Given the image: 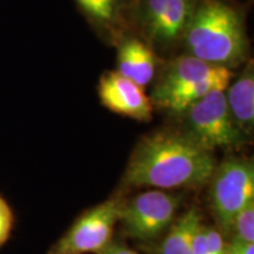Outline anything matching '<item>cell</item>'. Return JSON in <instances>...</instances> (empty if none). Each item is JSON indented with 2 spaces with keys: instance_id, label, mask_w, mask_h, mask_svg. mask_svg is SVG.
<instances>
[{
  "instance_id": "cell-1",
  "label": "cell",
  "mask_w": 254,
  "mask_h": 254,
  "mask_svg": "<svg viewBox=\"0 0 254 254\" xmlns=\"http://www.w3.org/2000/svg\"><path fill=\"white\" fill-rule=\"evenodd\" d=\"M214 155L179 128L165 127L145 134L129 157L123 182L127 186L194 189L211 180Z\"/></svg>"
},
{
  "instance_id": "cell-2",
  "label": "cell",
  "mask_w": 254,
  "mask_h": 254,
  "mask_svg": "<svg viewBox=\"0 0 254 254\" xmlns=\"http://www.w3.org/2000/svg\"><path fill=\"white\" fill-rule=\"evenodd\" d=\"M179 53L232 71L240 68L251 58L245 7L236 0H199Z\"/></svg>"
},
{
  "instance_id": "cell-3",
  "label": "cell",
  "mask_w": 254,
  "mask_h": 254,
  "mask_svg": "<svg viewBox=\"0 0 254 254\" xmlns=\"http://www.w3.org/2000/svg\"><path fill=\"white\" fill-rule=\"evenodd\" d=\"M234 71L195 57L178 53L165 59L148 95L153 107L177 117L190 104L214 90H226Z\"/></svg>"
},
{
  "instance_id": "cell-4",
  "label": "cell",
  "mask_w": 254,
  "mask_h": 254,
  "mask_svg": "<svg viewBox=\"0 0 254 254\" xmlns=\"http://www.w3.org/2000/svg\"><path fill=\"white\" fill-rule=\"evenodd\" d=\"M199 0H135L129 32L140 37L163 59L180 47Z\"/></svg>"
},
{
  "instance_id": "cell-5",
  "label": "cell",
  "mask_w": 254,
  "mask_h": 254,
  "mask_svg": "<svg viewBox=\"0 0 254 254\" xmlns=\"http://www.w3.org/2000/svg\"><path fill=\"white\" fill-rule=\"evenodd\" d=\"M177 128L208 152H236L250 144L228 111L225 91L214 90L178 114Z\"/></svg>"
},
{
  "instance_id": "cell-6",
  "label": "cell",
  "mask_w": 254,
  "mask_h": 254,
  "mask_svg": "<svg viewBox=\"0 0 254 254\" xmlns=\"http://www.w3.org/2000/svg\"><path fill=\"white\" fill-rule=\"evenodd\" d=\"M209 201L220 232L228 236L234 218L254 201L253 160L236 154H228L215 166L211 177Z\"/></svg>"
},
{
  "instance_id": "cell-7",
  "label": "cell",
  "mask_w": 254,
  "mask_h": 254,
  "mask_svg": "<svg viewBox=\"0 0 254 254\" xmlns=\"http://www.w3.org/2000/svg\"><path fill=\"white\" fill-rule=\"evenodd\" d=\"M182 195L164 190H147L124 201L119 221L126 236L139 241H153L176 220Z\"/></svg>"
},
{
  "instance_id": "cell-8",
  "label": "cell",
  "mask_w": 254,
  "mask_h": 254,
  "mask_svg": "<svg viewBox=\"0 0 254 254\" xmlns=\"http://www.w3.org/2000/svg\"><path fill=\"white\" fill-rule=\"evenodd\" d=\"M125 200L113 196L87 209L57 241L49 254H85L101 252L112 241Z\"/></svg>"
},
{
  "instance_id": "cell-9",
  "label": "cell",
  "mask_w": 254,
  "mask_h": 254,
  "mask_svg": "<svg viewBox=\"0 0 254 254\" xmlns=\"http://www.w3.org/2000/svg\"><path fill=\"white\" fill-rule=\"evenodd\" d=\"M98 97L104 107L119 116L141 123L151 122L153 117L154 107L145 88L116 69L105 71L100 75Z\"/></svg>"
},
{
  "instance_id": "cell-10",
  "label": "cell",
  "mask_w": 254,
  "mask_h": 254,
  "mask_svg": "<svg viewBox=\"0 0 254 254\" xmlns=\"http://www.w3.org/2000/svg\"><path fill=\"white\" fill-rule=\"evenodd\" d=\"M78 11L105 45L114 47L129 32L135 0H74Z\"/></svg>"
},
{
  "instance_id": "cell-11",
  "label": "cell",
  "mask_w": 254,
  "mask_h": 254,
  "mask_svg": "<svg viewBox=\"0 0 254 254\" xmlns=\"http://www.w3.org/2000/svg\"><path fill=\"white\" fill-rule=\"evenodd\" d=\"M114 47L117 49V72L142 88L153 84L165 59L146 41L127 32L119 38Z\"/></svg>"
},
{
  "instance_id": "cell-12",
  "label": "cell",
  "mask_w": 254,
  "mask_h": 254,
  "mask_svg": "<svg viewBox=\"0 0 254 254\" xmlns=\"http://www.w3.org/2000/svg\"><path fill=\"white\" fill-rule=\"evenodd\" d=\"M225 98L236 125L251 139L254 129V60L250 58L234 74L225 90Z\"/></svg>"
},
{
  "instance_id": "cell-13",
  "label": "cell",
  "mask_w": 254,
  "mask_h": 254,
  "mask_svg": "<svg viewBox=\"0 0 254 254\" xmlns=\"http://www.w3.org/2000/svg\"><path fill=\"white\" fill-rule=\"evenodd\" d=\"M201 222L199 209L190 207L171 225L170 232L159 244L155 254H192L193 239Z\"/></svg>"
},
{
  "instance_id": "cell-14",
  "label": "cell",
  "mask_w": 254,
  "mask_h": 254,
  "mask_svg": "<svg viewBox=\"0 0 254 254\" xmlns=\"http://www.w3.org/2000/svg\"><path fill=\"white\" fill-rule=\"evenodd\" d=\"M228 237H231L230 241L241 246L254 244V201L246 205L236 215Z\"/></svg>"
},
{
  "instance_id": "cell-15",
  "label": "cell",
  "mask_w": 254,
  "mask_h": 254,
  "mask_svg": "<svg viewBox=\"0 0 254 254\" xmlns=\"http://www.w3.org/2000/svg\"><path fill=\"white\" fill-rule=\"evenodd\" d=\"M15 225L13 208L8 201L0 194V249L5 245L12 236Z\"/></svg>"
},
{
  "instance_id": "cell-16",
  "label": "cell",
  "mask_w": 254,
  "mask_h": 254,
  "mask_svg": "<svg viewBox=\"0 0 254 254\" xmlns=\"http://www.w3.org/2000/svg\"><path fill=\"white\" fill-rule=\"evenodd\" d=\"M206 243H207L208 254H226L227 244L224 236L217 228L206 226Z\"/></svg>"
},
{
  "instance_id": "cell-17",
  "label": "cell",
  "mask_w": 254,
  "mask_h": 254,
  "mask_svg": "<svg viewBox=\"0 0 254 254\" xmlns=\"http://www.w3.org/2000/svg\"><path fill=\"white\" fill-rule=\"evenodd\" d=\"M98 254H139L135 251H133L129 247L124 245L123 243L119 241H111L105 249Z\"/></svg>"
},
{
  "instance_id": "cell-18",
  "label": "cell",
  "mask_w": 254,
  "mask_h": 254,
  "mask_svg": "<svg viewBox=\"0 0 254 254\" xmlns=\"http://www.w3.org/2000/svg\"><path fill=\"white\" fill-rule=\"evenodd\" d=\"M226 254H254V244L241 246L240 244L230 241L226 247Z\"/></svg>"
}]
</instances>
